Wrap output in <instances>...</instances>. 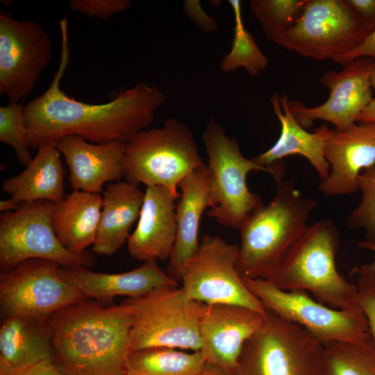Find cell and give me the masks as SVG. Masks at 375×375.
<instances>
[{
	"label": "cell",
	"instance_id": "cell-16",
	"mask_svg": "<svg viewBox=\"0 0 375 375\" xmlns=\"http://www.w3.org/2000/svg\"><path fill=\"white\" fill-rule=\"evenodd\" d=\"M266 314L238 305L206 304L200 325L201 351L206 362L238 375L243 347L262 326Z\"/></svg>",
	"mask_w": 375,
	"mask_h": 375
},
{
	"label": "cell",
	"instance_id": "cell-8",
	"mask_svg": "<svg viewBox=\"0 0 375 375\" xmlns=\"http://www.w3.org/2000/svg\"><path fill=\"white\" fill-rule=\"evenodd\" d=\"M324 345L299 325L267 310L245 342L238 375H322Z\"/></svg>",
	"mask_w": 375,
	"mask_h": 375
},
{
	"label": "cell",
	"instance_id": "cell-38",
	"mask_svg": "<svg viewBox=\"0 0 375 375\" xmlns=\"http://www.w3.org/2000/svg\"><path fill=\"white\" fill-rule=\"evenodd\" d=\"M0 375H64L52 361H44L35 365L0 373Z\"/></svg>",
	"mask_w": 375,
	"mask_h": 375
},
{
	"label": "cell",
	"instance_id": "cell-21",
	"mask_svg": "<svg viewBox=\"0 0 375 375\" xmlns=\"http://www.w3.org/2000/svg\"><path fill=\"white\" fill-rule=\"evenodd\" d=\"M181 190L176 206V236L169 258L167 273L180 281L185 263L197 251L201 218L212 207L210 174L203 163L178 184Z\"/></svg>",
	"mask_w": 375,
	"mask_h": 375
},
{
	"label": "cell",
	"instance_id": "cell-11",
	"mask_svg": "<svg viewBox=\"0 0 375 375\" xmlns=\"http://www.w3.org/2000/svg\"><path fill=\"white\" fill-rule=\"evenodd\" d=\"M242 278L266 310L303 327L324 345L370 338L361 308L334 309L305 291L283 290L267 280Z\"/></svg>",
	"mask_w": 375,
	"mask_h": 375
},
{
	"label": "cell",
	"instance_id": "cell-23",
	"mask_svg": "<svg viewBox=\"0 0 375 375\" xmlns=\"http://www.w3.org/2000/svg\"><path fill=\"white\" fill-rule=\"evenodd\" d=\"M49 319L12 315L0 326V373L52 361Z\"/></svg>",
	"mask_w": 375,
	"mask_h": 375
},
{
	"label": "cell",
	"instance_id": "cell-26",
	"mask_svg": "<svg viewBox=\"0 0 375 375\" xmlns=\"http://www.w3.org/2000/svg\"><path fill=\"white\" fill-rule=\"evenodd\" d=\"M103 199L99 194L74 190L52 212L55 233L69 251L81 253L93 245L100 220Z\"/></svg>",
	"mask_w": 375,
	"mask_h": 375
},
{
	"label": "cell",
	"instance_id": "cell-44",
	"mask_svg": "<svg viewBox=\"0 0 375 375\" xmlns=\"http://www.w3.org/2000/svg\"><path fill=\"white\" fill-rule=\"evenodd\" d=\"M124 375H128V374H124Z\"/></svg>",
	"mask_w": 375,
	"mask_h": 375
},
{
	"label": "cell",
	"instance_id": "cell-6",
	"mask_svg": "<svg viewBox=\"0 0 375 375\" xmlns=\"http://www.w3.org/2000/svg\"><path fill=\"white\" fill-rule=\"evenodd\" d=\"M203 163L193 131L175 118L124 141L125 181L165 187L178 197L181 181Z\"/></svg>",
	"mask_w": 375,
	"mask_h": 375
},
{
	"label": "cell",
	"instance_id": "cell-19",
	"mask_svg": "<svg viewBox=\"0 0 375 375\" xmlns=\"http://www.w3.org/2000/svg\"><path fill=\"white\" fill-rule=\"evenodd\" d=\"M56 147L65 156L74 190L99 194L106 183L124 177V141L94 144L70 135L61 138Z\"/></svg>",
	"mask_w": 375,
	"mask_h": 375
},
{
	"label": "cell",
	"instance_id": "cell-14",
	"mask_svg": "<svg viewBox=\"0 0 375 375\" xmlns=\"http://www.w3.org/2000/svg\"><path fill=\"white\" fill-rule=\"evenodd\" d=\"M52 57L49 35L32 20L0 11V94L19 102L34 90Z\"/></svg>",
	"mask_w": 375,
	"mask_h": 375
},
{
	"label": "cell",
	"instance_id": "cell-22",
	"mask_svg": "<svg viewBox=\"0 0 375 375\" xmlns=\"http://www.w3.org/2000/svg\"><path fill=\"white\" fill-rule=\"evenodd\" d=\"M270 101L281 124V133L272 147L252 160L259 165L269 167L286 156L299 155L312 165L320 181L326 179L330 170L325 156L326 126H320L313 132H308L291 112L285 94L279 95L275 92Z\"/></svg>",
	"mask_w": 375,
	"mask_h": 375
},
{
	"label": "cell",
	"instance_id": "cell-10",
	"mask_svg": "<svg viewBox=\"0 0 375 375\" xmlns=\"http://www.w3.org/2000/svg\"><path fill=\"white\" fill-rule=\"evenodd\" d=\"M370 32L347 0H306L294 24L274 42L315 60H334Z\"/></svg>",
	"mask_w": 375,
	"mask_h": 375
},
{
	"label": "cell",
	"instance_id": "cell-27",
	"mask_svg": "<svg viewBox=\"0 0 375 375\" xmlns=\"http://www.w3.org/2000/svg\"><path fill=\"white\" fill-rule=\"evenodd\" d=\"M207 364L201 350L185 352L169 347H149L131 351L128 375H195Z\"/></svg>",
	"mask_w": 375,
	"mask_h": 375
},
{
	"label": "cell",
	"instance_id": "cell-13",
	"mask_svg": "<svg viewBox=\"0 0 375 375\" xmlns=\"http://www.w3.org/2000/svg\"><path fill=\"white\" fill-rule=\"evenodd\" d=\"M60 265L30 259L0 275L2 317L22 315L48 320L58 310L88 299L58 274Z\"/></svg>",
	"mask_w": 375,
	"mask_h": 375
},
{
	"label": "cell",
	"instance_id": "cell-17",
	"mask_svg": "<svg viewBox=\"0 0 375 375\" xmlns=\"http://www.w3.org/2000/svg\"><path fill=\"white\" fill-rule=\"evenodd\" d=\"M325 156L330 170L319 189L326 197L358 192V179L375 164V123L359 122L344 130L326 127Z\"/></svg>",
	"mask_w": 375,
	"mask_h": 375
},
{
	"label": "cell",
	"instance_id": "cell-18",
	"mask_svg": "<svg viewBox=\"0 0 375 375\" xmlns=\"http://www.w3.org/2000/svg\"><path fill=\"white\" fill-rule=\"evenodd\" d=\"M58 276L88 299L103 304L119 296L138 297L156 289L178 286V283L163 271L156 260L144 262L133 270L106 274L84 267H59Z\"/></svg>",
	"mask_w": 375,
	"mask_h": 375
},
{
	"label": "cell",
	"instance_id": "cell-2",
	"mask_svg": "<svg viewBox=\"0 0 375 375\" xmlns=\"http://www.w3.org/2000/svg\"><path fill=\"white\" fill-rule=\"evenodd\" d=\"M52 362L64 375H124L130 350L131 310L126 300L104 306L88 299L49 319Z\"/></svg>",
	"mask_w": 375,
	"mask_h": 375
},
{
	"label": "cell",
	"instance_id": "cell-30",
	"mask_svg": "<svg viewBox=\"0 0 375 375\" xmlns=\"http://www.w3.org/2000/svg\"><path fill=\"white\" fill-rule=\"evenodd\" d=\"M306 0H251L249 8L266 37L275 42L298 19Z\"/></svg>",
	"mask_w": 375,
	"mask_h": 375
},
{
	"label": "cell",
	"instance_id": "cell-9",
	"mask_svg": "<svg viewBox=\"0 0 375 375\" xmlns=\"http://www.w3.org/2000/svg\"><path fill=\"white\" fill-rule=\"evenodd\" d=\"M56 203L48 200L23 203L1 215V273L30 259L53 261L65 268L94 266L96 258L92 253H72L57 238L51 222Z\"/></svg>",
	"mask_w": 375,
	"mask_h": 375
},
{
	"label": "cell",
	"instance_id": "cell-32",
	"mask_svg": "<svg viewBox=\"0 0 375 375\" xmlns=\"http://www.w3.org/2000/svg\"><path fill=\"white\" fill-rule=\"evenodd\" d=\"M358 189L361 199L347 219V224L351 228L364 229V241L375 244V164L360 174Z\"/></svg>",
	"mask_w": 375,
	"mask_h": 375
},
{
	"label": "cell",
	"instance_id": "cell-20",
	"mask_svg": "<svg viewBox=\"0 0 375 375\" xmlns=\"http://www.w3.org/2000/svg\"><path fill=\"white\" fill-rule=\"evenodd\" d=\"M178 198L165 187H147L137 226L127 241L131 257L143 262L169 258L176 236Z\"/></svg>",
	"mask_w": 375,
	"mask_h": 375
},
{
	"label": "cell",
	"instance_id": "cell-3",
	"mask_svg": "<svg viewBox=\"0 0 375 375\" xmlns=\"http://www.w3.org/2000/svg\"><path fill=\"white\" fill-rule=\"evenodd\" d=\"M276 183L272 199L253 212L239 229L236 268L242 277L270 281L319 203L303 197L292 179Z\"/></svg>",
	"mask_w": 375,
	"mask_h": 375
},
{
	"label": "cell",
	"instance_id": "cell-42",
	"mask_svg": "<svg viewBox=\"0 0 375 375\" xmlns=\"http://www.w3.org/2000/svg\"><path fill=\"white\" fill-rule=\"evenodd\" d=\"M21 203L16 202L12 199L6 200H1L0 201V210L3 212H8V210H16Z\"/></svg>",
	"mask_w": 375,
	"mask_h": 375
},
{
	"label": "cell",
	"instance_id": "cell-5",
	"mask_svg": "<svg viewBox=\"0 0 375 375\" xmlns=\"http://www.w3.org/2000/svg\"><path fill=\"white\" fill-rule=\"evenodd\" d=\"M201 139L210 174L212 207L206 214L222 226L240 229L247 218L264 205L260 197L248 188L249 173L265 172L276 183L283 179L285 162L263 167L247 158L238 141L213 119L206 123Z\"/></svg>",
	"mask_w": 375,
	"mask_h": 375
},
{
	"label": "cell",
	"instance_id": "cell-37",
	"mask_svg": "<svg viewBox=\"0 0 375 375\" xmlns=\"http://www.w3.org/2000/svg\"><path fill=\"white\" fill-rule=\"evenodd\" d=\"M365 26L372 31L375 28V0H347Z\"/></svg>",
	"mask_w": 375,
	"mask_h": 375
},
{
	"label": "cell",
	"instance_id": "cell-7",
	"mask_svg": "<svg viewBox=\"0 0 375 375\" xmlns=\"http://www.w3.org/2000/svg\"><path fill=\"white\" fill-rule=\"evenodd\" d=\"M131 310L130 350L169 347L199 351L206 304L189 299L181 287L156 289L126 300Z\"/></svg>",
	"mask_w": 375,
	"mask_h": 375
},
{
	"label": "cell",
	"instance_id": "cell-31",
	"mask_svg": "<svg viewBox=\"0 0 375 375\" xmlns=\"http://www.w3.org/2000/svg\"><path fill=\"white\" fill-rule=\"evenodd\" d=\"M23 110V103L19 102L0 107V142L10 146L19 162L26 167L33 158L28 145Z\"/></svg>",
	"mask_w": 375,
	"mask_h": 375
},
{
	"label": "cell",
	"instance_id": "cell-43",
	"mask_svg": "<svg viewBox=\"0 0 375 375\" xmlns=\"http://www.w3.org/2000/svg\"><path fill=\"white\" fill-rule=\"evenodd\" d=\"M371 83L372 89L375 91V62L373 65L371 72Z\"/></svg>",
	"mask_w": 375,
	"mask_h": 375
},
{
	"label": "cell",
	"instance_id": "cell-4",
	"mask_svg": "<svg viewBox=\"0 0 375 375\" xmlns=\"http://www.w3.org/2000/svg\"><path fill=\"white\" fill-rule=\"evenodd\" d=\"M339 240V231L330 219L308 225L269 281L283 290L310 293L334 309L360 308L356 285L336 267Z\"/></svg>",
	"mask_w": 375,
	"mask_h": 375
},
{
	"label": "cell",
	"instance_id": "cell-41",
	"mask_svg": "<svg viewBox=\"0 0 375 375\" xmlns=\"http://www.w3.org/2000/svg\"><path fill=\"white\" fill-rule=\"evenodd\" d=\"M195 375H231L224 372L220 369L212 366L209 364H206V366Z\"/></svg>",
	"mask_w": 375,
	"mask_h": 375
},
{
	"label": "cell",
	"instance_id": "cell-28",
	"mask_svg": "<svg viewBox=\"0 0 375 375\" xmlns=\"http://www.w3.org/2000/svg\"><path fill=\"white\" fill-rule=\"evenodd\" d=\"M322 375H375V345L371 338L325 344Z\"/></svg>",
	"mask_w": 375,
	"mask_h": 375
},
{
	"label": "cell",
	"instance_id": "cell-1",
	"mask_svg": "<svg viewBox=\"0 0 375 375\" xmlns=\"http://www.w3.org/2000/svg\"><path fill=\"white\" fill-rule=\"evenodd\" d=\"M61 56L58 68L47 90L24 106L29 149L74 135L94 144L126 140L147 129L165 103V94L154 85L138 82L121 90L112 101L88 103L67 96L60 82L69 62L66 18L60 21Z\"/></svg>",
	"mask_w": 375,
	"mask_h": 375
},
{
	"label": "cell",
	"instance_id": "cell-29",
	"mask_svg": "<svg viewBox=\"0 0 375 375\" xmlns=\"http://www.w3.org/2000/svg\"><path fill=\"white\" fill-rule=\"evenodd\" d=\"M235 16L234 36L231 50L220 62L223 72L244 68L252 76L258 75L268 66V59L258 45L253 35L243 24L241 4L238 0L228 1Z\"/></svg>",
	"mask_w": 375,
	"mask_h": 375
},
{
	"label": "cell",
	"instance_id": "cell-25",
	"mask_svg": "<svg viewBox=\"0 0 375 375\" xmlns=\"http://www.w3.org/2000/svg\"><path fill=\"white\" fill-rule=\"evenodd\" d=\"M65 170L52 143L40 145L35 158L19 174L2 183V190L19 203L40 200L60 202L65 197Z\"/></svg>",
	"mask_w": 375,
	"mask_h": 375
},
{
	"label": "cell",
	"instance_id": "cell-34",
	"mask_svg": "<svg viewBox=\"0 0 375 375\" xmlns=\"http://www.w3.org/2000/svg\"><path fill=\"white\" fill-rule=\"evenodd\" d=\"M128 0H70L69 6L72 10L90 17L107 19L120 13L130 7Z\"/></svg>",
	"mask_w": 375,
	"mask_h": 375
},
{
	"label": "cell",
	"instance_id": "cell-35",
	"mask_svg": "<svg viewBox=\"0 0 375 375\" xmlns=\"http://www.w3.org/2000/svg\"><path fill=\"white\" fill-rule=\"evenodd\" d=\"M183 8L186 15L202 31L210 33L217 29V22L204 11L199 0H186Z\"/></svg>",
	"mask_w": 375,
	"mask_h": 375
},
{
	"label": "cell",
	"instance_id": "cell-40",
	"mask_svg": "<svg viewBox=\"0 0 375 375\" xmlns=\"http://www.w3.org/2000/svg\"><path fill=\"white\" fill-rule=\"evenodd\" d=\"M358 247L361 249H366L374 253L372 261L369 263L362 265L367 269L375 274V244L368 243L365 241L358 242Z\"/></svg>",
	"mask_w": 375,
	"mask_h": 375
},
{
	"label": "cell",
	"instance_id": "cell-15",
	"mask_svg": "<svg viewBox=\"0 0 375 375\" xmlns=\"http://www.w3.org/2000/svg\"><path fill=\"white\" fill-rule=\"evenodd\" d=\"M374 60L360 58L337 72L328 70L320 83L330 91L328 99L319 106L306 107L299 101H290L289 108L298 122L308 128L317 119L326 121L336 130H344L357 122L372 97L371 72Z\"/></svg>",
	"mask_w": 375,
	"mask_h": 375
},
{
	"label": "cell",
	"instance_id": "cell-12",
	"mask_svg": "<svg viewBox=\"0 0 375 375\" xmlns=\"http://www.w3.org/2000/svg\"><path fill=\"white\" fill-rule=\"evenodd\" d=\"M238 249L239 244L228 243L219 236L203 237L197 251L181 272V287L185 295L207 305L233 304L266 313L237 270Z\"/></svg>",
	"mask_w": 375,
	"mask_h": 375
},
{
	"label": "cell",
	"instance_id": "cell-39",
	"mask_svg": "<svg viewBox=\"0 0 375 375\" xmlns=\"http://www.w3.org/2000/svg\"><path fill=\"white\" fill-rule=\"evenodd\" d=\"M357 122L375 123V97L372 99L367 106L359 115Z\"/></svg>",
	"mask_w": 375,
	"mask_h": 375
},
{
	"label": "cell",
	"instance_id": "cell-24",
	"mask_svg": "<svg viewBox=\"0 0 375 375\" xmlns=\"http://www.w3.org/2000/svg\"><path fill=\"white\" fill-rule=\"evenodd\" d=\"M144 192L126 181L109 183L103 191V205L94 253L110 256L128 241L130 231L138 220Z\"/></svg>",
	"mask_w": 375,
	"mask_h": 375
},
{
	"label": "cell",
	"instance_id": "cell-33",
	"mask_svg": "<svg viewBox=\"0 0 375 375\" xmlns=\"http://www.w3.org/2000/svg\"><path fill=\"white\" fill-rule=\"evenodd\" d=\"M357 274V291L360 308L366 318L369 337L375 345V274L363 265L353 271Z\"/></svg>",
	"mask_w": 375,
	"mask_h": 375
},
{
	"label": "cell",
	"instance_id": "cell-36",
	"mask_svg": "<svg viewBox=\"0 0 375 375\" xmlns=\"http://www.w3.org/2000/svg\"><path fill=\"white\" fill-rule=\"evenodd\" d=\"M360 58H369L375 61V28L357 47L349 52L336 58L333 61L345 65Z\"/></svg>",
	"mask_w": 375,
	"mask_h": 375
}]
</instances>
